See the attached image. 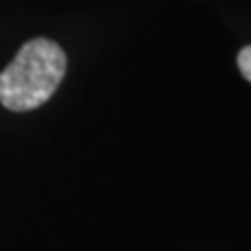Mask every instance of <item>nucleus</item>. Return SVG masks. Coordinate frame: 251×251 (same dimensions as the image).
I'll return each mask as SVG.
<instances>
[{"mask_svg":"<svg viewBox=\"0 0 251 251\" xmlns=\"http://www.w3.org/2000/svg\"><path fill=\"white\" fill-rule=\"evenodd\" d=\"M239 72L243 74V77H247L251 82V46H245L241 52H239Z\"/></svg>","mask_w":251,"mask_h":251,"instance_id":"obj_2","label":"nucleus"},{"mask_svg":"<svg viewBox=\"0 0 251 251\" xmlns=\"http://www.w3.org/2000/svg\"><path fill=\"white\" fill-rule=\"evenodd\" d=\"M67 57L49 38L25 42L0 74V103L11 111H29L44 105L65 75Z\"/></svg>","mask_w":251,"mask_h":251,"instance_id":"obj_1","label":"nucleus"}]
</instances>
